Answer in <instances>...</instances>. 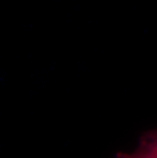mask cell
Here are the masks:
<instances>
[{
    "mask_svg": "<svg viewBox=\"0 0 157 158\" xmlns=\"http://www.w3.org/2000/svg\"><path fill=\"white\" fill-rule=\"evenodd\" d=\"M114 158H157V129L143 133L133 152H118Z\"/></svg>",
    "mask_w": 157,
    "mask_h": 158,
    "instance_id": "1",
    "label": "cell"
}]
</instances>
